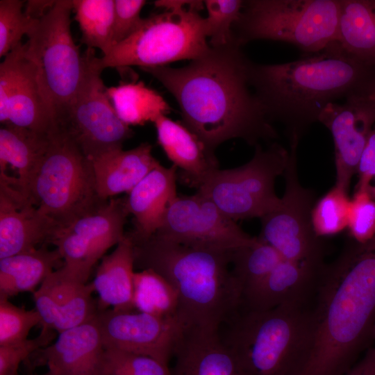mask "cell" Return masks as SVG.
Returning <instances> with one entry per match:
<instances>
[{"instance_id":"ffe728a7","label":"cell","mask_w":375,"mask_h":375,"mask_svg":"<svg viewBox=\"0 0 375 375\" xmlns=\"http://www.w3.org/2000/svg\"><path fill=\"white\" fill-rule=\"evenodd\" d=\"M173 358L171 375H253L220 331L183 328Z\"/></svg>"},{"instance_id":"1f68e13d","label":"cell","mask_w":375,"mask_h":375,"mask_svg":"<svg viewBox=\"0 0 375 375\" xmlns=\"http://www.w3.org/2000/svg\"><path fill=\"white\" fill-rule=\"evenodd\" d=\"M73 10L88 48L99 49L106 56L112 48L114 0H72Z\"/></svg>"},{"instance_id":"e0dca14e","label":"cell","mask_w":375,"mask_h":375,"mask_svg":"<svg viewBox=\"0 0 375 375\" xmlns=\"http://www.w3.org/2000/svg\"><path fill=\"white\" fill-rule=\"evenodd\" d=\"M90 274L64 264L53 271L33 294L35 309L42 319V328L58 333L96 317L97 301Z\"/></svg>"},{"instance_id":"bcb514c9","label":"cell","mask_w":375,"mask_h":375,"mask_svg":"<svg viewBox=\"0 0 375 375\" xmlns=\"http://www.w3.org/2000/svg\"><path fill=\"white\" fill-rule=\"evenodd\" d=\"M367 97L369 99L375 101V81L369 90Z\"/></svg>"},{"instance_id":"83f0119b","label":"cell","mask_w":375,"mask_h":375,"mask_svg":"<svg viewBox=\"0 0 375 375\" xmlns=\"http://www.w3.org/2000/svg\"><path fill=\"white\" fill-rule=\"evenodd\" d=\"M63 265L59 251L46 245L0 258V298L34 293L48 276Z\"/></svg>"},{"instance_id":"9c48e42d","label":"cell","mask_w":375,"mask_h":375,"mask_svg":"<svg viewBox=\"0 0 375 375\" xmlns=\"http://www.w3.org/2000/svg\"><path fill=\"white\" fill-rule=\"evenodd\" d=\"M199 12L165 11L143 19L135 33L98 58L99 67H155L201 57L210 47Z\"/></svg>"},{"instance_id":"f35d334b","label":"cell","mask_w":375,"mask_h":375,"mask_svg":"<svg viewBox=\"0 0 375 375\" xmlns=\"http://www.w3.org/2000/svg\"><path fill=\"white\" fill-rule=\"evenodd\" d=\"M57 334L53 330L42 328L34 338L0 346V375H19L20 365L25 363L35 351L52 343Z\"/></svg>"},{"instance_id":"f1b7e54d","label":"cell","mask_w":375,"mask_h":375,"mask_svg":"<svg viewBox=\"0 0 375 375\" xmlns=\"http://www.w3.org/2000/svg\"><path fill=\"white\" fill-rule=\"evenodd\" d=\"M338 42L351 56L375 71V0H340Z\"/></svg>"},{"instance_id":"603a6c76","label":"cell","mask_w":375,"mask_h":375,"mask_svg":"<svg viewBox=\"0 0 375 375\" xmlns=\"http://www.w3.org/2000/svg\"><path fill=\"white\" fill-rule=\"evenodd\" d=\"M153 124L159 145L173 165L180 169L189 186L198 189L219 169L215 152L183 122L161 115Z\"/></svg>"},{"instance_id":"484cf974","label":"cell","mask_w":375,"mask_h":375,"mask_svg":"<svg viewBox=\"0 0 375 375\" xmlns=\"http://www.w3.org/2000/svg\"><path fill=\"white\" fill-rule=\"evenodd\" d=\"M91 162L98 194L104 201L124 192L128 194L160 164L147 142L129 150L108 152Z\"/></svg>"},{"instance_id":"8d00e7d4","label":"cell","mask_w":375,"mask_h":375,"mask_svg":"<svg viewBox=\"0 0 375 375\" xmlns=\"http://www.w3.org/2000/svg\"><path fill=\"white\" fill-rule=\"evenodd\" d=\"M41 323L35 308L26 310L14 305L8 299L0 298V346L26 340L31 330Z\"/></svg>"},{"instance_id":"cb8c5ba5","label":"cell","mask_w":375,"mask_h":375,"mask_svg":"<svg viewBox=\"0 0 375 375\" xmlns=\"http://www.w3.org/2000/svg\"><path fill=\"white\" fill-rule=\"evenodd\" d=\"M176 169L160 163L151 171L125 197L134 228L128 232L133 238H146L160 228L167 208L177 197Z\"/></svg>"},{"instance_id":"ee69618b","label":"cell","mask_w":375,"mask_h":375,"mask_svg":"<svg viewBox=\"0 0 375 375\" xmlns=\"http://www.w3.org/2000/svg\"><path fill=\"white\" fill-rule=\"evenodd\" d=\"M344 375H375V346L368 349L365 355Z\"/></svg>"},{"instance_id":"74e56055","label":"cell","mask_w":375,"mask_h":375,"mask_svg":"<svg viewBox=\"0 0 375 375\" xmlns=\"http://www.w3.org/2000/svg\"><path fill=\"white\" fill-rule=\"evenodd\" d=\"M103 375H171V371L149 356L106 349Z\"/></svg>"},{"instance_id":"4fadbf2b","label":"cell","mask_w":375,"mask_h":375,"mask_svg":"<svg viewBox=\"0 0 375 375\" xmlns=\"http://www.w3.org/2000/svg\"><path fill=\"white\" fill-rule=\"evenodd\" d=\"M155 234L189 247L226 251L257 240L198 192L177 195Z\"/></svg>"},{"instance_id":"d4e9b609","label":"cell","mask_w":375,"mask_h":375,"mask_svg":"<svg viewBox=\"0 0 375 375\" xmlns=\"http://www.w3.org/2000/svg\"><path fill=\"white\" fill-rule=\"evenodd\" d=\"M52 133H39L10 124H3L0 129V172L9 167L15 175L0 180V183L28 199L31 181L49 147Z\"/></svg>"},{"instance_id":"ab89813d","label":"cell","mask_w":375,"mask_h":375,"mask_svg":"<svg viewBox=\"0 0 375 375\" xmlns=\"http://www.w3.org/2000/svg\"><path fill=\"white\" fill-rule=\"evenodd\" d=\"M347 228L353 240L365 242L375 235V200L367 190L354 192L350 202Z\"/></svg>"},{"instance_id":"52a82bcc","label":"cell","mask_w":375,"mask_h":375,"mask_svg":"<svg viewBox=\"0 0 375 375\" xmlns=\"http://www.w3.org/2000/svg\"><path fill=\"white\" fill-rule=\"evenodd\" d=\"M28 199L58 229L108 201L98 194L91 160L57 129L31 181Z\"/></svg>"},{"instance_id":"f546056e","label":"cell","mask_w":375,"mask_h":375,"mask_svg":"<svg viewBox=\"0 0 375 375\" xmlns=\"http://www.w3.org/2000/svg\"><path fill=\"white\" fill-rule=\"evenodd\" d=\"M107 94L119 118L129 126L153 123L172 110L157 91L142 81L107 88Z\"/></svg>"},{"instance_id":"d590c367","label":"cell","mask_w":375,"mask_h":375,"mask_svg":"<svg viewBox=\"0 0 375 375\" xmlns=\"http://www.w3.org/2000/svg\"><path fill=\"white\" fill-rule=\"evenodd\" d=\"M21 0L0 1V56L5 57L28 35L38 19L28 17Z\"/></svg>"},{"instance_id":"8fae6325","label":"cell","mask_w":375,"mask_h":375,"mask_svg":"<svg viewBox=\"0 0 375 375\" xmlns=\"http://www.w3.org/2000/svg\"><path fill=\"white\" fill-rule=\"evenodd\" d=\"M86 67L76 94L56 121V128L65 134L90 160L122 149L133 131L117 115L101 78L94 49L83 53Z\"/></svg>"},{"instance_id":"3957f363","label":"cell","mask_w":375,"mask_h":375,"mask_svg":"<svg viewBox=\"0 0 375 375\" xmlns=\"http://www.w3.org/2000/svg\"><path fill=\"white\" fill-rule=\"evenodd\" d=\"M375 71L335 42L317 53L292 62H251L249 83L269 120L285 126L289 142L301 140L331 103L368 94Z\"/></svg>"},{"instance_id":"f6af8a7d","label":"cell","mask_w":375,"mask_h":375,"mask_svg":"<svg viewBox=\"0 0 375 375\" xmlns=\"http://www.w3.org/2000/svg\"><path fill=\"white\" fill-rule=\"evenodd\" d=\"M52 0H31L26 3L25 14L33 19H40L56 3Z\"/></svg>"},{"instance_id":"44dd1931","label":"cell","mask_w":375,"mask_h":375,"mask_svg":"<svg viewBox=\"0 0 375 375\" xmlns=\"http://www.w3.org/2000/svg\"><path fill=\"white\" fill-rule=\"evenodd\" d=\"M324 266L323 259L283 260L243 294L242 306L247 310H267L280 306H306L315 293Z\"/></svg>"},{"instance_id":"7402d4cb","label":"cell","mask_w":375,"mask_h":375,"mask_svg":"<svg viewBox=\"0 0 375 375\" xmlns=\"http://www.w3.org/2000/svg\"><path fill=\"white\" fill-rule=\"evenodd\" d=\"M56 224L20 192L0 184V258L49 241Z\"/></svg>"},{"instance_id":"e575fe53","label":"cell","mask_w":375,"mask_h":375,"mask_svg":"<svg viewBox=\"0 0 375 375\" xmlns=\"http://www.w3.org/2000/svg\"><path fill=\"white\" fill-rule=\"evenodd\" d=\"M208 15L204 26L211 47H221L235 44L232 28L239 19L243 8L242 0H206Z\"/></svg>"},{"instance_id":"5bb4252c","label":"cell","mask_w":375,"mask_h":375,"mask_svg":"<svg viewBox=\"0 0 375 375\" xmlns=\"http://www.w3.org/2000/svg\"><path fill=\"white\" fill-rule=\"evenodd\" d=\"M0 122L44 133L56 130L53 112L42 92L37 68L20 43L0 65Z\"/></svg>"},{"instance_id":"836d02e7","label":"cell","mask_w":375,"mask_h":375,"mask_svg":"<svg viewBox=\"0 0 375 375\" xmlns=\"http://www.w3.org/2000/svg\"><path fill=\"white\" fill-rule=\"evenodd\" d=\"M350 202L348 192L335 185L315 202L311 219L316 235L319 238L333 235L347 228Z\"/></svg>"},{"instance_id":"5b68a950","label":"cell","mask_w":375,"mask_h":375,"mask_svg":"<svg viewBox=\"0 0 375 375\" xmlns=\"http://www.w3.org/2000/svg\"><path fill=\"white\" fill-rule=\"evenodd\" d=\"M226 324L222 338L245 359L253 375H300L313 344L311 309H244Z\"/></svg>"},{"instance_id":"9a60e30c","label":"cell","mask_w":375,"mask_h":375,"mask_svg":"<svg viewBox=\"0 0 375 375\" xmlns=\"http://www.w3.org/2000/svg\"><path fill=\"white\" fill-rule=\"evenodd\" d=\"M129 215L124 198H110L95 210L58 228L51 238L67 265L91 272L105 253L124 238Z\"/></svg>"},{"instance_id":"d6986e66","label":"cell","mask_w":375,"mask_h":375,"mask_svg":"<svg viewBox=\"0 0 375 375\" xmlns=\"http://www.w3.org/2000/svg\"><path fill=\"white\" fill-rule=\"evenodd\" d=\"M97 317V316H96ZM106 347L97 318L65 330L26 362L47 366L54 375H103Z\"/></svg>"},{"instance_id":"277c9868","label":"cell","mask_w":375,"mask_h":375,"mask_svg":"<svg viewBox=\"0 0 375 375\" xmlns=\"http://www.w3.org/2000/svg\"><path fill=\"white\" fill-rule=\"evenodd\" d=\"M131 238L135 268L156 272L176 290L183 328L220 331L240 310L242 290L230 269L232 251L189 247L156 234Z\"/></svg>"},{"instance_id":"7a4b0ae2","label":"cell","mask_w":375,"mask_h":375,"mask_svg":"<svg viewBox=\"0 0 375 375\" xmlns=\"http://www.w3.org/2000/svg\"><path fill=\"white\" fill-rule=\"evenodd\" d=\"M311 309L312 349L300 375H344L367 348L375 324V235L353 240L326 265Z\"/></svg>"},{"instance_id":"4dcf8cb0","label":"cell","mask_w":375,"mask_h":375,"mask_svg":"<svg viewBox=\"0 0 375 375\" xmlns=\"http://www.w3.org/2000/svg\"><path fill=\"white\" fill-rule=\"evenodd\" d=\"M133 306L138 312L178 319V298L176 290L165 278L151 269L134 273Z\"/></svg>"},{"instance_id":"d6a6232c","label":"cell","mask_w":375,"mask_h":375,"mask_svg":"<svg viewBox=\"0 0 375 375\" xmlns=\"http://www.w3.org/2000/svg\"><path fill=\"white\" fill-rule=\"evenodd\" d=\"M283 260L271 245L257 237L251 244L232 251L231 272L243 294L267 276Z\"/></svg>"},{"instance_id":"681fc988","label":"cell","mask_w":375,"mask_h":375,"mask_svg":"<svg viewBox=\"0 0 375 375\" xmlns=\"http://www.w3.org/2000/svg\"><path fill=\"white\" fill-rule=\"evenodd\" d=\"M40 375H54V374H52L51 372L47 371L46 373L42 374H40Z\"/></svg>"},{"instance_id":"8992f818","label":"cell","mask_w":375,"mask_h":375,"mask_svg":"<svg viewBox=\"0 0 375 375\" xmlns=\"http://www.w3.org/2000/svg\"><path fill=\"white\" fill-rule=\"evenodd\" d=\"M340 0L244 1L232 31L239 47L256 40L294 45L307 56L337 42Z\"/></svg>"},{"instance_id":"60d3db41","label":"cell","mask_w":375,"mask_h":375,"mask_svg":"<svg viewBox=\"0 0 375 375\" xmlns=\"http://www.w3.org/2000/svg\"><path fill=\"white\" fill-rule=\"evenodd\" d=\"M112 47L127 39L140 27L143 19L140 12L144 0H114Z\"/></svg>"},{"instance_id":"6da1fadb","label":"cell","mask_w":375,"mask_h":375,"mask_svg":"<svg viewBox=\"0 0 375 375\" xmlns=\"http://www.w3.org/2000/svg\"><path fill=\"white\" fill-rule=\"evenodd\" d=\"M251 60L236 44L211 47L189 65L140 68L176 100L183 123L212 151L231 139L251 146L278 135L249 83Z\"/></svg>"},{"instance_id":"7bdbcfd3","label":"cell","mask_w":375,"mask_h":375,"mask_svg":"<svg viewBox=\"0 0 375 375\" xmlns=\"http://www.w3.org/2000/svg\"><path fill=\"white\" fill-rule=\"evenodd\" d=\"M157 8L165 11H182L192 10L199 12L205 8L204 1L200 0H157L154 2Z\"/></svg>"},{"instance_id":"ba28073f","label":"cell","mask_w":375,"mask_h":375,"mask_svg":"<svg viewBox=\"0 0 375 375\" xmlns=\"http://www.w3.org/2000/svg\"><path fill=\"white\" fill-rule=\"evenodd\" d=\"M72 10V0H56L35 22L25 43L26 56L37 68L55 122L76 94L85 72V57L71 33Z\"/></svg>"},{"instance_id":"4316f807","label":"cell","mask_w":375,"mask_h":375,"mask_svg":"<svg viewBox=\"0 0 375 375\" xmlns=\"http://www.w3.org/2000/svg\"><path fill=\"white\" fill-rule=\"evenodd\" d=\"M133 242L126 233L114 251L101 258L92 282L98 294L99 311L112 308L135 310L133 276L135 273Z\"/></svg>"},{"instance_id":"30bf717a","label":"cell","mask_w":375,"mask_h":375,"mask_svg":"<svg viewBox=\"0 0 375 375\" xmlns=\"http://www.w3.org/2000/svg\"><path fill=\"white\" fill-rule=\"evenodd\" d=\"M290 151L278 143L267 149L255 146L251 159L238 167L217 169L197 189L228 217L237 222L261 218L278 209L282 199L275 192V181L283 175Z\"/></svg>"},{"instance_id":"7dc6e473","label":"cell","mask_w":375,"mask_h":375,"mask_svg":"<svg viewBox=\"0 0 375 375\" xmlns=\"http://www.w3.org/2000/svg\"><path fill=\"white\" fill-rule=\"evenodd\" d=\"M368 193L375 200V185H370L367 188Z\"/></svg>"},{"instance_id":"b9f144b4","label":"cell","mask_w":375,"mask_h":375,"mask_svg":"<svg viewBox=\"0 0 375 375\" xmlns=\"http://www.w3.org/2000/svg\"><path fill=\"white\" fill-rule=\"evenodd\" d=\"M358 183L355 191L366 190L375 178V125L371 131L360 156L357 173Z\"/></svg>"},{"instance_id":"ac0fdd59","label":"cell","mask_w":375,"mask_h":375,"mask_svg":"<svg viewBox=\"0 0 375 375\" xmlns=\"http://www.w3.org/2000/svg\"><path fill=\"white\" fill-rule=\"evenodd\" d=\"M319 122L331 133L335 145V185L347 192L368 136L375 125V101L367 94L347 97L342 103H329Z\"/></svg>"},{"instance_id":"7c38bea8","label":"cell","mask_w":375,"mask_h":375,"mask_svg":"<svg viewBox=\"0 0 375 375\" xmlns=\"http://www.w3.org/2000/svg\"><path fill=\"white\" fill-rule=\"evenodd\" d=\"M290 143V158L283 176L285 181L281 206L260 218L258 238L273 247L288 260L323 259L324 245L314 232L311 214L314 191L304 188L297 172L299 140Z\"/></svg>"},{"instance_id":"2e32d148","label":"cell","mask_w":375,"mask_h":375,"mask_svg":"<svg viewBox=\"0 0 375 375\" xmlns=\"http://www.w3.org/2000/svg\"><path fill=\"white\" fill-rule=\"evenodd\" d=\"M106 349L144 355L169 365L183 327L176 319L108 308L97 315Z\"/></svg>"},{"instance_id":"c3c4849f","label":"cell","mask_w":375,"mask_h":375,"mask_svg":"<svg viewBox=\"0 0 375 375\" xmlns=\"http://www.w3.org/2000/svg\"><path fill=\"white\" fill-rule=\"evenodd\" d=\"M372 338L375 340V324H374L373 331H372Z\"/></svg>"}]
</instances>
